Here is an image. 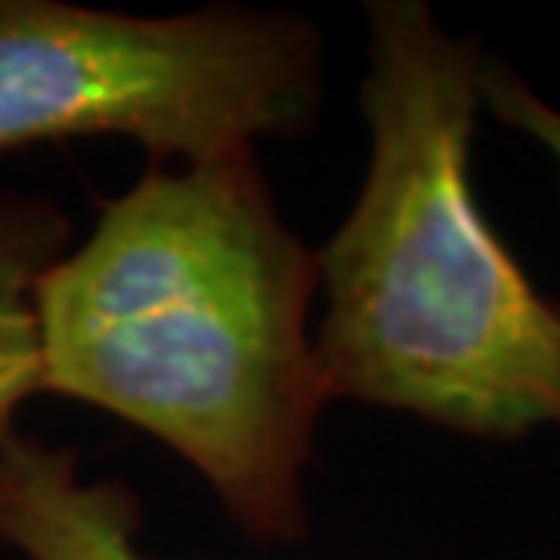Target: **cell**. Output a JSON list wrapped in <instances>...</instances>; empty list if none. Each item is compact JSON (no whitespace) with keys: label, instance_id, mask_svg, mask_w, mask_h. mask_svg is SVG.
<instances>
[{"label":"cell","instance_id":"6","mask_svg":"<svg viewBox=\"0 0 560 560\" xmlns=\"http://www.w3.org/2000/svg\"><path fill=\"white\" fill-rule=\"evenodd\" d=\"M480 103L495 120H502L510 131H521L524 139L539 142L553 156V167L560 175V109L535 92L524 77L513 70L506 59L488 55L485 73H480ZM560 317V302H557Z\"/></svg>","mask_w":560,"mask_h":560},{"label":"cell","instance_id":"1","mask_svg":"<svg viewBox=\"0 0 560 560\" xmlns=\"http://www.w3.org/2000/svg\"><path fill=\"white\" fill-rule=\"evenodd\" d=\"M317 291V248L280 215L255 150L145 164L37 280L40 389L156 436L248 542L295 546L331 405Z\"/></svg>","mask_w":560,"mask_h":560},{"label":"cell","instance_id":"2","mask_svg":"<svg viewBox=\"0 0 560 560\" xmlns=\"http://www.w3.org/2000/svg\"><path fill=\"white\" fill-rule=\"evenodd\" d=\"M368 172L317 248L331 400L477 441L560 430V317L485 215L474 131L485 44L422 0H368Z\"/></svg>","mask_w":560,"mask_h":560},{"label":"cell","instance_id":"4","mask_svg":"<svg viewBox=\"0 0 560 560\" xmlns=\"http://www.w3.org/2000/svg\"><path fill=\"white\" fill-rule=\"evenodd\" d=\"M142 499L84 477L81 447L15 433L0 444V546L26 560H164L142 546Z\"/></svg>","mask_w":560,"mask_h":560},{"label":"cell","instance_id":"3","mask_svg":"<svg viewBox=\"0 0 560 560\" xmlns=\"http://www.w3.org/2000/svg\"><path fill=\"white\" fill-rule=\"evenodd\" d=\"M328 95V44L299 11L208 4L175 15L0 0V156L131 139L150 164H205L299 139Z\"/></svg>","mask_w":560,"mask_h":560},{"label":"cell","instance_id":"5","mask_svg":"<svg viewBox=\"0 0 560 560\" xmlns=\"http://www.w3.org/2000/svg\"><path fill=\"white\" fill-rule=\"evenodd\" d=\"M70 248L73 222L62 205L0 189V444L19 433V411L44 394L33 291Z\"/></svg>","mask_w":560,"mask_h":560}]
</instances>
